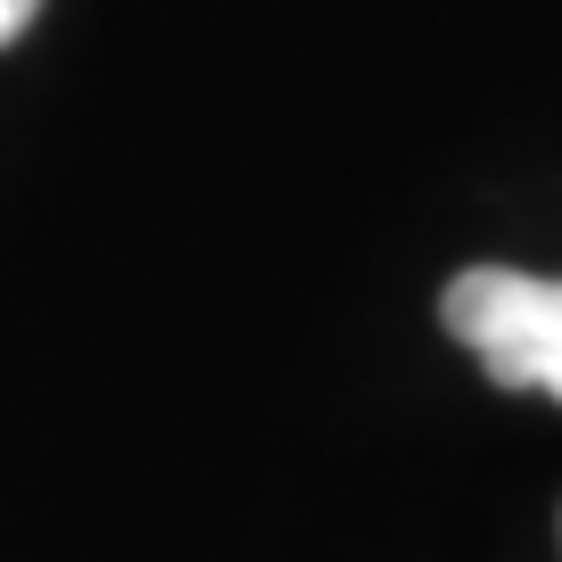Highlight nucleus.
Segmentation results:
<instances>
[{
  "instance_id": "2",
  "label": "nucleus",
  "mask_w": 562,
  "mask_h": 562,
  "mask_svg": "<svg viewBox=\"0 0 562 562\" xmlns=\"http://www.w3.org/2000/svg\"><path fill=\"white\" fill-rule=\"evenodd\" d=\"M34 18H42V0H0V42H18Z\"/></svg>"
},
{
  "instance_id": "1",
  "label": "nucleus",
  "mask_w": 562,
  "mask_h": 562,
  "mask_svg": "<svg viewBox=\"0 0 562 562\" xmlns=\"http://www.w3.org/2000/svg\"><path fill=\"white\" fill-rule=\"evenodd\" d=\"M447 331L480 356V372L505 389H538L562 405V281L472 265L447 281Z\"/></svg>"
}]
</instances>
